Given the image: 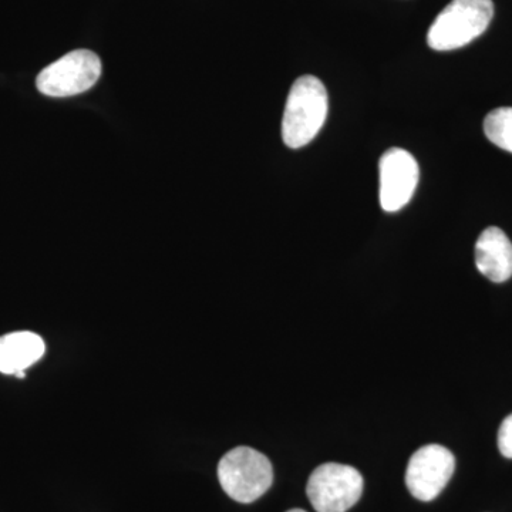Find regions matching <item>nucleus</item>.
I'll list each match as a JSON object with an SVG mask.
<instances>
[{
    "label": "nucleus",
    "instance_id": "f257e3e1",
    "mask_svg": "<svg viewBox=\"0 0 512 512\" xmlns=\"http://www.w3.org/2000/svg\"><path fill=\"white\" fill-rule=\"evenodd\" d=\"M328 110V92L318 77H299L289 92L282 120V138L286 146H308L322 130Z\"/></svg>",
    "mask_w": 512,
    "mask_h": 512
},
{
    "label": "nucleus",
    "instance_id": "f03ea898",
    "mask_svg": "<svg viewBox=\"0 0 512 512\" xmlns=\"http://www.w3.org/2000/svg\"><path fill=\"white\" fill-rule=\"evenodd\" d=\"M493 16V0H453L430 26L427 43L437 52L460 49L483 35Z\"/></svg>",
    "mask_w": 512,
    "mask_h": 512
},
{
    "label": "nucleus",
    "instance_id": "7ed1b4c3",
    "mask_svg": "<svg viewBox=\"0 0 512 512\" xmlns=\"http://www.w3.org/2000/svg\"><path fill=\"white\" fill-rule=\"evenodd\" d=\"M218 480L232 500L251 504L271 488L274 467L269 458L255 448L237 447L221 458Z\"/></svg>",
    "mask_w": 512,
    "mask_h": 512
},
{
    "label": "nucleus",
    "instance_id": "20e7f679",
    "mask_svg": "<svg viewBox=\"0 0 512 512\" xmlns=\"http://www.w3.org/2000/svg\"><path fill=\"white\" fill-rule=\"evenodd\" d=\"M363 485L355 467L326 463L309 477L306 494L316 512H346L362 497Z\"/></svg>",
    "mask_w": 512,
    "mask_h": 512
},
{
    "label": "nucleus",
    "instance_id": "39448f33",
    "mask_svg": "<svg viewBox=\"0 0 512 512\" xmlns=\"http://www.w3.org/2000/svg\"><path fill=\"white\" fill-rule=\"evenodd\" d=\"M101 60L90 50H74L47 66L37 76L36 86L47 97H73L99 82Z\"/></svg>",
    "mask_w": 512,
    "mask_h": 512
},
{
    "label": "nucleus",
    "instance_id": "423d86ee",
    "mask_svg": "<svg viewBox=\"0 0 512 512\" xmlns=\"http://www.w3.org/2000/svg\"><path fill=\"white\" fill-rule=\"evenodd\" d=\"M456 470V458L448 448L429 444L410 458L406 485L417 500L429 503L439 497Z\"/></svg>",
    "mask_w": 512,
    "mask_h": 512
},
{
    "label": "nucleus",
    "instance_id": "0eeeda50",
    "mask_svg": "<svg viewBox=\"0 0 512 512\" xmlns=\"http://www.w3.org/2000/svg\"><path fill=\"white\" fill-rule=\"evenodd\" d=\"M379 175L383 211L402 210L412 200L419 184L420 168L416 158L403 148H390L380 158Z\"/></svg>",
    "mask_w": 512,
    "mask_h": 512
},
{
    "label": "nucleus",
    "instance_id": "6e6552de",
    "mask_svg": "<svg viewBox=\"0 0 512 512\" xmlns=\"http://www.w3.org/2000/svg\"><path fill=\"white\" fill-rule=\"evenodd\" d=\"M478 271L495 284H503L512 276V244L503 229L488 227L477 239Z\"/></svg>",
    "mask_w": 512,
    "mask_h": 512
},
{
    "label": "nucleus",
    "instance_id": "1a4fd4ad",
    "mask_svg": "<svg viewBox=\"0 0 512 512\" xmlns=\"http://www.w3.org/2000/svg\"><path fill=\"white\" fill-rule=\"evenodd\" d=\"M46 345L36 333H8L0 338V373L16 375L25 372L45 355Z\"/></svg>",
    "mask_w": 512,
    "mask_h": 512
},
{
    "label": "nucleus",
    "instance_id": "9d476101",
    "mask_svg": "<svg viewBox=\"0 0 512 512\" xmlns=\"http://www.w3.org/2000/svg\"><path fill=\"white\" fill-rule=\"evenodd\" d=\"M484 133L495 146L512 153V107H501L488 113Z\"/></svg>",
    "mask_w": 512,
    "mask_h": 512
},
{
    "label": "nucleus",
    "instance_id": "9b49d317",
    "mask_svg": "<svg viewBox=\"0 0 512 512\" xmlns=\"http://www.w3.org/2000/svg\"><path fill=\"white\" fill-rule=\"evenodd\" d=\"M498 448L504 457L512 458V414L504 419L498 430Z\"/></svg>",
    "mask_w": 512,
    "mask_h": 512
},
{
    "label": "nucleus",
    "instance_id": "f8f14e48",
    "mask_svg": "<svg viewBox=\"0 0 512 512\" xmlns=\"http://www.w3.org/2000/svg\"><path fill=\"white\" fill-rule=\"evenodd\" d=\"M288 512H306V511L299 510V508H298V510H291V511H288Z\"/></svg>",
    "mask_w": 512,
    "mask_h": 512
}]
</instances>
